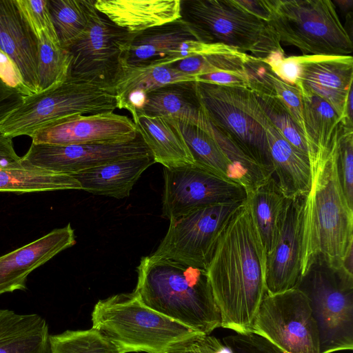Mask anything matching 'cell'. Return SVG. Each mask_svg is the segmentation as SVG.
<instances>
[{
  "label": "cell",
  "instance_id": "603a6c76",
  "mask_svg": "<svg viewBox=\"0 0 353 353\" xmlns=\"http://www.w3.org/2000/svg\"><path fill=\"white\" fill-rule=\"evenodd\" d=\"M137 114L190 125H200L205 119L194 81L172 83L147 93Z\"/></svg>",
  "mask_w": 353,
  "mask_h": 353
},
{
  "label": "cell",
  "instance_id": "d4e9b609",
  "mask_svg": "<svg viewBox=\"0 0 353 353\" xmlns=\"http://www.w3.org/2000/svg\"><path fill=\"white\" fill-rule=\"evenodd\" d=\"M134 122L155 163L167 168L194 163L176 120L138 114Z\"/></svg>",
  "mask_w": 353,
  "mask_h": 353
},
{
  "label": "cell",
  "instance_id": "836d02e7",
  "mask_svg": "<svg viewBox=\"0 0 353 353\" xmlns=\"http://www.w3.org/2000/svg\"><path fill=\"white\" fill-rule=\"evenodd\" d=\"M52 353H121L98 330H66L50 335Z\"/></svg>",
  "mask_w": 353,
  "mask_h": 353
},
{
  "label": "cell",
  "instance_id": "9a60e30c",
  "mask_svg": "<svg viewBox=\"0 0 353 353\" xmlns=\"http://www.w3.org/2000/svg\"><path fill=\"white\" fill-rule=\"evenodd\" d=\"M139 132L132 119L114 112L68 117L31 135L32 143L65 145L128 142Z\"/></svg>",
  "mask_w": 353,
  "mask_h": 353
},
{
  "label": "cell",
  "instance_id": "83f0119b",
  "mask_svg": "<svg viewBox=\"0 0 353 353\" xmlns=\"http://www.w3.org/2000/svg\"><path fill=\"white\" fill-rule=\"evenodd\" d=\"M285 199L274 176L247 192L246 201L267 254L274 247Z\"/></svg>",
  "mask_w": 353,
  "mask_h": 353
},
{
  "label": "cell",
  "instance_id": "f546056e",
  "mask_svg": "<svg viewBox=\"0 0 353 353\" xmlns=\"http://www.w3.org/2000/svg\"><path fill=\"white\" fill-rule=\"evenodd\" d=\"M65 190H81V187L71 175L24 164L19 168H0V192L20 194Z\"/></svg>",
  "mask_w": 353,
  "mask_h": 353
},
{
  "label": "cell",
  "instance_id": "4dcf8cb0",
  "mask_svg": "<svg viewBox=\"0 0 353 353\" xmlns=\"http://www.w3.org/2000/svg\"><path fill=\"white\" fill-rule=\"evenodd\" d=\"M178 123L194 163L239 183L232 164L214 137L206 115L200 125Z\"/></svg>",
  "mask_w": 353,
  "mask_h": 353
},
{
  "label": "cell",
  "instance_id": "7a4b0ae2",
  "mask_svg": "<svg viewBox=\"0 0 353 353\" xmlns=\"http://www.w3.org/2000/svg\"><path fill=\"white\" fill-rule=\"evenodd\" d=\"M336 139L329 152L310 159L311 184L302 198L301 211V275L315 258L341 268L353 249V208L347 203L337 174Z\"/></svg>",
  "mask_w": 353,
  "mask_h": 353
},
{
  "label": "cell",
  "instance_id": "d6a6232c",
  "mask_svg": "<svg viewBox=\"0 0 353 353\" xmlns=\"http://www.w3.org/2000/svg\"><path fill=\"white\" fill-rule=\"evenodd\" d=\"M38 43V92L65 82L71 63V55L59 42L42 33L37 37Z\"/></svg>",
  "mask_w": 353,
  "mask_h": 353
},
{
  "label": "cell",
  "instance_id": "cb8c5ba5",
  "mask_svg": "<svg viewBox=\"0 0 353 353\" xmlns=\"http://www.w3.org/2000/svg\"><path fill=\"white\" fill-rule=\"evenodd\" d=\"M155 163L152 154L118 160L72 175L81 190L116 199L128 197L142 173Z\"/></svg>",
  "mask_w": 353,
  "mask_h": 353
},
{
  "label": "cell",
  "instance_id": "30bf717a",
  "mask_svg": "<svg viewBox=\"0 0 353 353\" xmlns=\"http://www.w3.org/2000/svg\"><path fill=\"white\" fill-rule=\"evenodd\" d=\"M94 1L89 0L87 30L66 49L71 55L67 81L89 83L110 92L133 33L101 14Z\"/></svg>",
  "mask_w": 353,
  "mask_h": 353
},
{
  "label": "cell",
  "instance_id": "44dd1931",
  "mask_svg": "<svg viewBox=\"0 0 353 353\" xmlns=\"http://www.w3.org/2000/svg\"><path fill=\"white\" fill-rule=\"evenodd\" d=\"M181 0H95V8L119 28L137 33L181 18Z\"/></svg>",
  "mask_w": 353,
  "mask_h": 353
},
{
  "label": "cell",
  "instance_id": "1f68e13d",
  "mask_svg": "<svg viewBox=\"0 0 353 353\" xmlns=\"http://www.w3.org/2000/svg\"><path fill=\"white\" fill-rule=\"evenodd\" d=\"M51 15L61 46L67 49L88 29L89 0H48Z\"/></svg>",
  "mask_w": 353,
  "mask_h": 353
},
{
  "label": "cell",
  "instance_id": "8d00e7d4",
  "mask_svg": "<svg viewBox=\"0 0 353 353\" xmlns=\"http://www.w3.org/2000/svg\"><path fill=\"white\" fill-rule=\"evenodd\" d=\"M15 2L22 17L36 38L44 33L52 41L59 42L49 11L48 0H15Z\"/></svg>",
  "mask_w": 353,
  "mask_h": 353
},
{
  "label": "cell",
  "instance_id": "f1b7e54d",
  "mask_svg": "<svg viewBox=\"0 0 353 353\" xmlns=\"http://www.w3.org/2000/svg\"><path fill=\"white\" fill-rule=\"evenodd\" d=\"M294 58L301 68L299 81L344 91L352 85L353 59L350 55H301Z\"/></svg>",
  "mask_w": 353,
  "mask_h": 353
},
{
  "label": "cell",
  "instance_id": "e0dca14e",
  "mask_svg": "<svg viewBox=\"0 0 353 353\" xmlns=\"http://www.w3.org/2000/svg\"><path fill=\"white\" fill-rule=\"evenodd\" d=\"M199 41L193 26L182 17L133 33L123 61L136 66L170 65L183 59L185 43Z\"/></svg>",
  "mask_w": 353,
  "mask_h": 353
},
{
  "label": "cell",
  "instance_id": "c3c4849f",
  "mask_svg": "<svg viewBox=\"0 0 353 353\" xmlns=\"http://www.w3.org/2000/svg\"><path fill=\"white\" fill-rule=\"evenodd\" d=\"M170 353H172V352H170Z\"/></svg>",
  "mask_w": 353,
  "mask_h": 353
},
{
  "label": "cell",
  "instance_id": "7dc6e473",
  "mask_svg": "<svg viewBox=\"0 0 353 353\" xmlns=\"http://www.w3.org/2000/svg\"><path fill=\"white\" fill-rule=\"evenodd\" d=\"M333 3H336L341 10L345 12H352L351 10L353 8L352 0H336Z\"/></svg>",
  "mask_w": 353,
  "mask_h": 353
},
{
  "label": "cell",
  "instance_id": "ffe728a7",
  "mask_svg": "<svg viewBox=\"0 0 353 353\" xmlns=\"http://www.w3.org/2000/svg\"><path fill=\"white\" fill-rule=\"evenodd\" d=\"M179 81L196 82V77L184 74L170 65L136 66L122 60L110 92L116 97L118 108L128 110L134 121L147 93Z\"/></svg>",
  "mask_w": 353,
  "mask_h": 353
},
{
  "label": "cell",
  "instance_id": "8992f818",
  "mask_svg": "<svg viewBox=\"0 0 353 353\" xmlns=\"http://www.w3.org/2000/svg\"><path fill=\"white\" fill-rule=\"evenodd\" d=\"M307 298L320 353L353 348V274L321 258L312 260L296 287Z\"/></svg>",
  "mask_w": 353,
  "mask_h": 353
},
{
  "label": "cell",
  "instance_id": "5bb4252c",
  "mask_svg": "<svg viewBox=\"0 0 353 353\" xmlns=\"http://www.w3.org/2000/svg\"><path fill=\"white\" fill-rule=\"evenodd\" d=\"M149 154L151 153L139 133L132 141L112 144L32 143L21 161L26 165L72 176L118 160Z\"/></svg>",
  "mask_w": 353,
  "mask_h": 353
},
{
  "label": "cell",
  "instance_id": "ee69618b",
  "mask_svg": "<svg viewBox=\"0 0 353 353\" xmlns=\"http://www.w3.org/2000/svg\"><path fill=\"white\" fill-rule=\"evenodd\" d=\"M192 343L201 353H232L230 350L214 336L201 334Z\"/></svg>",
  "mask_w": 353,
  "mask_h": 353
},
{
  "label": "cell",
  "instance_id": "d6986e66",
  "mask_svg": "<svg viewBox=\"0 0 353 353\" xmlns=\"http://www.w3.org/2000/svg\"><path fill=\"white\" fill-rule=\"evenodd\" d=\"M0 50L17 65L31 92L38 93L37 39L15 0H0Z\"/></svg>",
  "mask_w": 353,
  "mask_h": 353
},
{
  "label": "cell",
  "instance_id": "b9f144b4",
  "mask_svg": "<svg viewBox=\"0 0 353 353\" xmlns=\"http://www.w3.org/2000/svg\"><path fill=\"white\" fill-rule=\"evenodd\" d=\"M24 97L0 79V125L23 103Z\"/></svg>",
  "mask_w": 353,
  "mask_h": 353
},
{
  "label": "cell",
  "instance_id": "7402d4cb",
  "mask_svg": "<svg viewBox=\"0 0 353 353\" xmlns=\"http://www.w3.org/2000/svg\"><path fill=\"white\" fill-rule=\"evenodd\" d=\"M274 177L286 199L305 196L311 184L307 154L290 144L267 118L264 123Z\"/></svg>",
  "mask_w": 353,
  "mask_h": 353
},
{
  "label": "cell",
  "instance_id": "277c9868",
  "mask_svg": "<svg viewBox=\"0 0 353 353\" xmlns=\"http://www.w3.org/2000/svg\"><path fill=\"white\" fill-rule=\"evenodd\" d=\"M92 323L121 353H170L201 334L147 307L134 292L99 300Z\"/></svg>",
  "mask_w": 353,
  "mask_h": 353
},
{
  "label": "cell",
  "instance_id": "7bdbcfd3",
  "mask_svg": "<svg viewBox=\"0 0 353 353\" xmlns=\"http://www.w3.org/2000/svg\"><path fill=\"white\" fill-rule=\"evenodd\" d=\"M23 166L21 157L14 149L12 139L0 134V168Z\"/></svg>",
  "mask_w": 353,
  "mask_h": 353
},
{
  "label": "cell",
  "instance_id": "ac0fdd59",
  "mask_svg": "<svg viewBox=\"0 0 353 353\" xmlns=\"http://www.w3.org/2000/svg\"><path fill=\"white\" fill-rule=\"evenodd\" d=\"M76 243L71 225L0 256V294L26 290L28 276L58 253Z\"/></svg>",
  "mask_w": 353,
  "mask_h": 353
},
{
  "label": "cell",
  "instance_id": "8fae6325",
  "mask_svg": "<svg viewBox=\"0 0 353 353\" xmlns=\"http://www.w3.org/2000/svg\"><path fill=\"white\" fill-rule=\"evenodd\" d=\"M250 332L286 353H320L318 328L309 301L297 288L266 293Z\"/></svg>",
  "mask_w": 353,
  "mask_h": 353
},
{
  "label": "cell",
  "instance_id": "60d3db41",
  "mask_svg": "<svg viewBox=\"0 0 353 353\" xmlns=\"http://www.w3.org/2000/svg\"><path fill=\"white\" fill-rule=\"evenodd\" d=\"M196 82L229 87L249 88V77L245 71H216L196 76Z\"/></svg>",
  "mask_w": 353,
  "mask_h": 353
},
{
  "label": "cell",
  "instance_id": "5b68a950",
  "mask_svg": "<svg viewBox=\"0 0 353 353\" xmlns=\"http://www.w3.org/2000/svg\"><path fill=\"white\" fill-rule=\"evenodd\" d=\"M181 17L196 30L200 41L221 43L264 59L284 53L269 22L249 12L237 0H181Z\"/></svg>",
  "mask_w": 353,
  "mask_h": 353
},
{
  "label": "cell",
  "instance_id": "2e32d148",
  "mask_svg": "<svg viewBox=\"0 0 353 353\" xmlns=\"http://www.w3.org/2000/svg\"><path fill=\"white\" fill-rule=\"evenodd\" d=\"M303 196L285 199L277 236L266 258L268 294H274L296 288L301 278L300 227Z\"/></svg>",
  "mask_w": 353,
  "mask_h": 353
},
{
  "label": "cell",
  "instance_id": "4fadbf2b",
  "mask_svg": "<svg viewBox=\"0 0 353 353\" xmlns=\"http://www.w3.org/2000/svg\"><path fill=\"white\" fill-rule=\"evenodd\" d=\"M163 179L162 216L169 221L201 207L247 198L241 185L195 163L164 168Z\"/></svg>",
  "mask_w": 353,
  "mask_h": 353
},
{
  "label": "cell",
  "instance_id": "bcb514c9",
  "mask_svg": "<svg viewBox=\"0 0 353 353\" xmlns=\"http://www.w3.org/2000/svg\"><path fill=\"white\" fill-rule=\"evenodd\" d=\"M193 340V339H192ZM192 340L181 348L172 351V353H201L200 350L192 343Z\"/></svg>",
  "mask_w": 353,
  "mask_h": 353
},
{
  "label": "cell",
  "instance_id": "e575fe53",
  "mask_svg": "<svg viewBox=\"0 0 353 353\" xmlns=\"http://www.w3.org/2000/svg\"><path fill=\"white\" fill-rule=\"evenodd\" d=\"M252 91L259 106L272 124L290 144L309 157V149L305 139L282 101L272 94L256 90Z\"/></svg>",
  "mask_w": 353,
  "mask_h": 353
},
{
  "label": "cell",
  "instance_id": "7c38bea8",
  "mask_svg": "<svg viewBox=\"0 0 353 353\" xmlns=\"http://www.w3.org/2000/svg\"><path fill=\"white\" fill-rule=\"evenodd\" d=\"M244 202L206 205L170 220L165 236L152 254L206 270L222 230Z\"/></svg>",
  "mask_w": 353,
  "mask_h": 353
},
{
  "label": "cell",
  "instance_id": "484cf974",
  "mask_svg": "<svg viewBox=\"0 0 353 353\" xmlns=\"http://www.w3.org/2000/svg\"><path fill=\"white\" fill-rule=\"evenodd\" d=\"M0 353H52L46 320L0 309Z\"/></svg>",
  "mask_w": 353,
  "mask_h": 353
},
{
  "label": "cell",
  "instance_id": "d590c367",
  "mask_svg": "<svg viewBox=\"0 0 353 353\" xmlns=\"http://www.w3.org/2000/svg\"><path fill=\"white\" fill-rule=\"evenodd\" d=\"M334 155L341 189L353 208V129L341 125L334 142Z\"/></svg>",
  "mask_w": 353,
  "mask_h": 353
},
{
  "label": "cell",
  "instance_id": "f35d334b",
  "mask_svg": "<svg viewBox=\"0 0 353 353\" xmlns=\"http://www.w3.org/2000/svg\"><path fill=\"white\" fill-rule=\"evenodd\" d=\"M262 61L285 83L295 85L299 81L301 68L294 56L285 57V53L275 52Z\"/></svg>",
  "mask_w": 353,
  "mask_h": 353
},
{
  "label": "cell",
  "instance_id": "52a82bcc",
  "mask_svg": "<svg viewBox=\"0 0 353 353\" xmlns=\"http://www.w3.org/2000/svg\"><path fill=\"white\" fill-rule=\"evenodd\" d=\"M196 83L212 128L274 176L264 123L266 116L248 88Z\"/></svg>",
  "mask_w": 353,
  "mask_h": 353
},
{
  "label": "cell",
  "instance_id": "ba28073f",
  "mask_svg": "<svg viewBox=\"0 0 353 353\" xmlns=\"http://www.w3.org/2000/svg\"><path fill=\"white\" fill-rule=\"evenodd\" d=\"M269 23L303 55H348L353 46L330 0H269Z\"/></svg>",
  "mask_w": 353,
  "mask_h": 353
},
{
  "label": "cell",
  "instance_id": "ab89813d",
  "mask_svg": "<svg viewBox=\"0 0 353 353\" xmlns=\"http://www.w3.org/2000/svg\"><path fill=\"white\" fill-rule=\"evenodd\" d=\"M0 79L7 86L12 88L22 95L27 97L32 94L26 85L23 78L14 62L0 50Z\"/></svg>",
  "mask_w": 353,
  "mask_h": 353
},
{
  "label": "cell",
  "instance_id": "9c48e42d",
  "mask_svg": "<svg viewBox=\"0 0 353 353\" xmlns=\"http://www.w3.org/2000/svg\"><path fill=\"white\" fill-rule=\"evenodd\" d=\"M116 97L97 85L81 81L63 83L25 97L0 125V134L14 138L36 131L68 117L114 112Z\"/></svg>",
  "mask_w": 353,
  "mask_h": 353
},
{
  "label": "cell",
  "instance_id": "6da1fadb",
  "mask_svg": "<svg viewBox=\"0 0 353 353\" xmlns=\"http://www.w3.org/2000/svg\"><path fill=\"white\" fill-rule=\"evenodd\" d=\"M267 254L245 200L222 230L206 269L221 327L250 332L267 293Z\"/></svg>",
  "mask_w": 353,
  "mask_h": 353
},
{
  "label": "cell",
  "instance_id": "3957f363",
  "mask_svg": "<svg viewBox=\"0 0 353 353\" xmlns=\"http://www.w3.org/2000/svg\"><path fill=\"white\" fill-rule=\"evenodd\" d=\"M137 274L133 292L147 307L201 334L221 327L206 270L151 254L141 258Z\"/></svg>",
  "mask_w": 353,
  "mask_h": 353
},
{
  "label": "cell",
  "instance_id": "f6af8a7d",
  "mask_svg": "<svg viewBox=\"0 0 353 353\" xmlns=\"http://www.w3.org/2000/svg\"><path fill=\"white\" fill-rule=\"evenodd\" d=\"M237 2L251 14L255 15L262 20L269 22L270 18V8L269 0H237Z\"/></svg>",
  "mask_w": 353,
  "mask_h": 353
},
{
  "label": "cell",
  "instance_id": "4316f807",
  "mask_svg": "<svg viewBox=\"0 0 353 353\" xmlns=\"http://www.w3.org/2000/svg\"><path fill=\"white\" fill-rule=\"evenodd\" d=\"M301 95L303 117L310 138V159L318 153L327 152L338 135L341 119L334 109L326 101L295 85Z\"/></svg>",
  "mask_w": 353,
  "mask_h": 353
},
{
  "label": "cell",
  "instance_id": "74e56055",
  "mask_svg": "<svg viewBox=\"0 0 353 353\" xmlns=\"http://www.w3.org/2000/svg\"><path fill=\"white\" fill-rule=\"evenodd\" d=\"M222 341L232 353H286L252 332L234 333L223 337Z\"/></svg>",
  "mask_w": 353,
  "mask_h": 353
}]
</instances>
